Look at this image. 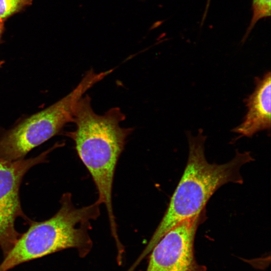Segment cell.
Segmentation results:
<instances>
[{
  "label": "cell",
  "mask_w": 271,
  "mask_h": 271,
  "mask_svg": "<svg viewBox=\"0 0 271 271\" xmlns=\"http://www.w3.org/2000/svg\"><path fill=\"white\" fill-rule=\"evenodd\" d=\"M125 119L119 107L111 108L103 115L96 114L86 94L76 107L75 130L66 133L74 142L79 157L92 178L98 194L96 201L105 205L112 230L117 228L112 204L115 170L126 139L133 130L120 126Z\"/></svg>",
  "instance_id": "1"
},
{
  "label": "cell",
  "mask_w": 271,
  "mask_h": 271,
  "mask_svg": "<svg viewBox=\"0 0 271 271\" xmlns=\"http://www.w3.org/2000/svg\"><path fill=\"white\" fill-rule=\"evenodd\" d=\"M189 155L183 175L175 190L161 222L140 256L141 260L149 254L160 239L180 222L201 214L206 204L222 185L243 183L241 167L253 161L249 152H237L230 161L223 164H210L206 159V136L195 137L187 133Z\"/></svg>",
  "instance_id": "2"
},
{
  "label": "cell",
  "mask_w": 271,
  "mask_h": 271,
  "mask_svg": "<svg viewBox=\"0 0 271 271\" xmlns=\"http://www.w3.org/2000/svg\"><path fill=\"white\" fill-rule=\"evenodd\" d=\"M61 206L50 218L41 222L31 220L29 227L20 236L0 263V271H9L23 263L71 248L82 255L92 247L88 234L91 221L100 215V204L76 207L71 194H63Z\"/></svg>",
  "instance_id": "3"
},
{
  "label": "cell",
  "mask_w": 271,
  "mask_h": 271,
  "mask_svg": "<svg viewBox=\"0 0 271 271\" xmlns=\"http://www.w3.org/2000/svg\"><path fill=\"white\" fill-rule=\"evenodd\" d=\"M91 69L66 96L48 107L27 117L0 134V159L16 161L25 159L32 149L58 134L67 123L73 122L76 105L85 93L110 74Z\"/></svg>",
  "instance_id": "4"
},
{
  "label": "cell",
  "mask_w": 271,
  "mask_h": 271,
  "mask_svg": "<svg viewBox=\"0 0 271 271\" xmlns=\"http://www.w3.org/2000/svg\"><path fill=\"white\" fill-rule=\"evenodd\" d=\"M59 144L39 155L16 161L0 159V248L3 257L11 250L21 233L15 228V221L21 217L31 221L24 213L19 196L20 187L26 173L33 166L46 163L49 154Z\"/></svg>",
  "instance_id": "5"
},
{
  "label": "cell",
  "mask_w": 271,
  "mask_h": 271,
  "mask_svg": "<svg viewBox=\"0 0 271 271\" xmlns=\"http://www.w3.org/2000/svg\"><path fill=\"white\" fill-rule=\"evenodd\" d=\"M200 214L180 222L160 239L150 252L146 271H206L194 252Z\"/></svg>",
  "instance_id": "6"
},
{
  "label": "cell",
  "mask_w": 271,
  "mask_h": 271,
  "mask_svg": "<svg viewBox=\"0 0 271 271\" xmlns=\"http://www.w3.org/2000/svg\"><path fill=\"white\" fill-rule=\"evenodd\" d=\"M270 72L255 77L253 92L244 100L247 111L242 122L232 131L240 137H251L270 128Z\"/></svg>",
  "instance_id": "7"
},
{
  "label": "cell",
  "mask_w": 271,
  "mask_h": 271,
  "mask_svg": "<svg viewBox=\"0 0 271 271\" xmlns=\"http://www.w3.org/2000/svg\"><path fill=\"white\" fill-rule=\"evenodd\" d=\"M271 0H252V15L242 39L245 41L256 23L261 19L270 16Z\"/></svg>",
  "instance_id": "8"
},
{
  "label": "cell",
  "mask_w": 271,
  "mask_h": 271,
  "mask_svg": "<svg viewBox=\"0 0 271 271\" xmlns=\"http://www.w3.org/2000/svg\"><path fill=\"white\" fill-rule=\"evenodd\" d=\"M33 0H0V20L4 22L9 17L31 5Z\"/></svg>",
  "instance_id": "9"
},
{
  "label": "cell",
  "mask_w": 271,
  "mask_h": 271,
  "mask_svg": "<svg viewBox=\"0 0 271 271\" xmlns=\"http://www.w3.org/2000/svg\"><path fill=\"white\" fill-rule=\"evenodd\" d=\"M4 30V22L0 20V43L1 40V37L2 33ZM2 63L0 61V65H1Z\"/></svg>",
  "instance_id": "10"
},
{
  "label": "cell",
  "mask_w": 271,
  "mask_h": 271,
  "mask_svg": "<svg viewBox=\"0 0 271 271\" xmlns=\"http://www.w3.org/2000/svg\"><path fill=\"white\" fill-rule=\"evenodd\" d=\"M210 2H211V0H207V2H206L205 8V11H204V15H203L204 17H205L206 16L207 14V12H208V10L209 9V7Z\"/></svg>",
  "instance_id": "11"
}]
</instances>
